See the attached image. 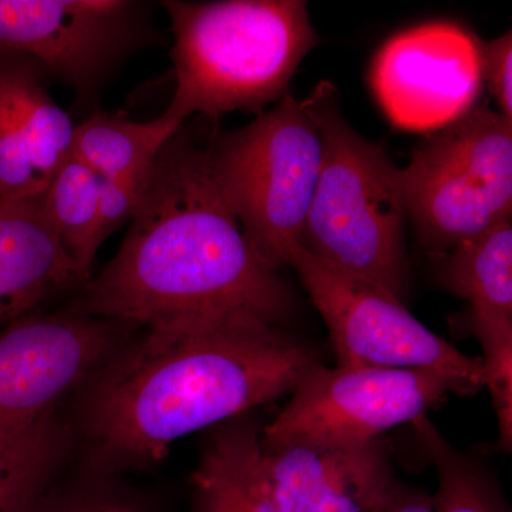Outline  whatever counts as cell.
I'll return each mask as SVG.
<instances>
[{
  "label": "cell",
  "mask_w": 512,
  "mask_h": 512,
  "mask_svg": "<svg viewBox=\"0 0 512 512\" xmlns=\"http://www.w3.org/2000/svg\"><path fill=\"white\" fill-rule=\"evenodd\" d=\"M295 298L259 256L215 181L210 146L185 124L165 141L123 244L74 312L147 330L239 316L281 325Z\"/></svg>",
  "instance_id": "obj_1"
},
{
  "label": "cell",
  "mask_w": 512,
  "mask_h": 512,
  "mask_svg": "<svg viewBox=\"0 0 512 512\" xmlns=\"http://www.w3.org/2000/svg\"><path fill=\"white\" fill-rule=\"evenodd\" d=\"M104 366L86 404L97 456L116 467L163 460L178 440L291 393L318 355L254 316L191 330H147Z\"/></svg>",
  "instance_id": "obj_2"
},
{
  "label": "cell",
  "mask_w": 512,
  "mask_h": 512,
  "mask_svg": "<svg viewBox=\"0 0 512 512\" xmlns=\"http://www.w3.org/2000/svg\"><path fill=\"white\" fill-rule=\"evenodd\" d=\"M173 33L175 89L167 113L180 124L234 111L264 113L288 93L319 37L302 0L163 3Z\"/></svg>",
  "instance_id": "obj_3"
},
{
  "label": "cell",
  "mask_w": 512,
  "mask_h": 512,
  "mask_svg": "<svg viewBox=\"0 0 512 512\" xmlns=\"http://www.w3.org/2000/svg\"><path fill=\"white\" fill-rule=\"evenodd\" d=\"M302 103L319 128L323 161L299 245L406 302L410 269L400 168L382 144L350 126L335 84H316Z\"/></svg>",
  "instance_id": "obj_4"
},
{
  "label": "cell",
  "mask_w": 512,
  "mask_h": 512,
  "mask_svg": "<svg viewBox=\"0 0 512 512\" xmlns=\"http://www.w3.org/2000/svg\"><path fill=\"white\" fill-rule=\"evenodd\" d=\"M212 171L252 247L276 271L289 266L318 188L319 128L291 93L241 130L210 144Z\"/></svg>",
  "instance_id": "obj_5"
},
{
  "label": "cell",
  "mask_w": 512,
  "mask_h": 512,
  "mask_svg": "<svg viewBox=\"0 0 512 512\" xmlns=\"http://www.w3.org/2000/svg\"><path fill=\"white\" fill-rule=\"evenodd\" d=\"M400 180L407 218L433 255L511 220L512 120L473 107L430 133Z\"/></svg>",
  "instance_id": "obj_6"
},
{
  "label": "cell",
  "mask_w": 512,
  "mask_h": 512,
  "mask_svg": "<svg viewBox=\"0 0 512 512\" xmlns=\"http://www.w3.org/2000/svg\"><path fill=\"white\" fill-rule=\"evenodd\" d=\"M289 266L328 326L338 366L433 373L457 396H474L485 386L481 359L436 335L392 293L320 261L301 245L292 249Z\"/></svg>",
  "instance_id": "obj_7"
},
{
  "label": "cell",
  "mask_w": 512,
  "mask_h": 512,
  "mask_svg": "<svg viewBox=\"0 0 512 512\" xmlns=\"http://www.w3.org/2000/svg\"><path fill=\"white\" fill-rule=\"evenodd\" d=\"M450 393L446 380L421 370L319 363L261 431V446H360L427 416Z\"/></svg>",
  "instance_id": "obj_8"
},
{
  "label": "cell",
  "mask_w": 512,
  "mask_h": 512,
  "mask_svg": "<svg viewBox=\"0 0 512 512\" xmlns=\"http://www.w3.org/2000/svg\"><path fill=\"white\" fill-rule=\"evenodd\" d=\"M150 30L137 2L0 0V53L29 57L83 101L150 42Z\"/></svg>",
  "instance_id": "obj_9"
},
{
  "label": "cell",
  "mask_w": 512,
  "mask_h": 512,
  "mask_svg": "<svg viewBox=\"0 0 512 512\" xmlns=\"http://www.w3.org/2000/svg\"><path fill=\"white\" fill-rule=\"evenodd\" d=\"M124 323L70 315H29L0 330V436L55 416L77 384L114 355Z\"/></svg>",
  "instance_id": "obj_10"
},
{
  "label": "cell",
  "mask_w": 512,
  "mask_h": 512,
  "mask_svg": "<svg viewBox=\"0 0 512 512\" xmlns=\"http://www.w3.org/2000/svg\"><path fill=\"white\" fill-rule=\"evenodd\" d=\"M370 84L393 126L434 133L473 109L480 96V39L453 22L403 30L377 52Z\"/></svg>",
  "instance_id": "obj_11"
},
{
  "label": "cell",
  "mask_w": 512,
  "mask_h": 512,
  "mask_svg": "<svg viewBox=\"0 0 512 512\" xmlns=\"http://www.w3.org/2000/svg\"><path fill=\"white\" fill-rule=\"evenodd\" d=\"M47 79L29 57L0 53V200L42 195L72 157L76 124Z\"/></svg>",
  "instance_id": "obj_12"
},
{
  "label": "cell",
  "mask_w": 512,
  "mask_h": 512,
  "mask_svg": "<svg viewBox=\"0 0 512 512\" xmlns=\"http://www.w3.org/2000/svg\"><path fill=\"white\" fill-rule=\"evenodd\" d=\"M262 467L279 512H379L399 485L382 439L348 447L262 448Z\"/></svg>",
  "instance_id": "obj_13"
},
{
  "label": "cell",
  "mask_w": 512,
  "mask_h": 512,
  "mask_svg": "<svg viewBox=\"0 0 512 512\" xmlns=\"http://www.w3.org/2000/svg\"><path fill=\"white\" fill-rule=\"evenodd\" d=\"M86 282L56 238L43 194L0 200V330Z\"/></svg>",
  "instance_id": "obj_14"
},
{
  "label": "cell",
  "mask_w": 512,
  "mask_h": 512,
  "mask_svg": "<svg viewBox=\"0 0 512 512\" xmlns=\"http://www.w3.org/2000/svg\"><path fill=\"white\" fill-rule=\"evenodd\" d=\"M195 512H279L266 487L261 430L247 414L212 431L192 471Z\"/></svg>",
  "instance_id": "obj_15"
},
{
  "label": "cell",
  "mask_w": 512,
  "mask_h": 512,
  "mask_svg": "<svg viewBox=\"0 0 512 512\" xmlns=\"http://www.w3.org/2000/svg\"><path fill=\"white\" fill-rule=\"evenodd\" d=\"M439 258L440 285L468 302L467 320L512 322L511 220Z\"/></svg>",
  "instance_id": "obj_16"
},
{
  "label": "cell",
  "mask_w": 512,
  "mask_h": 512,
  "mask_svg": "<svg viewBox=\"0 0 512 512\" xmlns=\"http://www.w3.org/2000/svg\"><path fill=\"white\" fill-rule=\"evenodd\" d=\"M181 126L167 111L148 121L96 111L74 128L72 157L103 178L146 170Z\"/></svg>",
  "instance_id": "obj_17"
},
{
  "label": "cell",
  "mask_w": 512,
  "mask_h": 512,
  "mask_svg": "<svg viewBox=\"0 0 512 512\" xmlns=\"http://www.w3.org/2000/svg\"><path fill=\"white\" fill-rule=\"evenodd\" d=\"M101 181L103 177L92 168L70 157L43 192L53 232L84 281H89L104 242L100 227Z\"/></svg>",
  "instance_id": "obj_18"
},
{
  "label": "cell",
  "mask_w": 512,
  "mask_h": 512,
  "mask_svg": "<svg viewBox=\"0 0 512 512\" xmlns=\"http://www.w3.org/2000/svg\"><path fill=\"white\" fill-rule=\"evenodd\" d=\"M64 448L66 431L55 416L0 436V512H32L53 487Z\"/></svg>",
  "instance_id": "obj_19"
},
{
  "label": "cell",
  "mask_w": 512,
  "mask_h": 512,
  "mask_svg": "<svg viewBox=\"0 0 512 512\" xmlns=\"http://www.w3.org/2000/svg\"><path fill=\"white\" fill-rule=\"evenodd\" d=\"M437 473L436 512H510L500 488L481 464L457 450L427 416L412 423Z\"/></svg>",
  "instance_id": "obj_20"
},
{
  "label": "cell",
  "mask_w": 512,
  "mask_h": 512,
  "mask_svg": "<svg viewBox=\"0 0 512 512\" xmlns=\"http://www.w3.org/2000/svg\"><path fill=\"white\" fill-rule=\"evenodd\" d=\"M483 349L485 386L493 399L498 447H512V322H467Z\"/></svg>",
  "instance_id": "obj_21"
},
{
  "label": "cell",
  "mask_w": 512,
  "mask_h": 512,
  "mask_svg": "<svg viewBox=\"0 0 512 512\" xmlns=\"http://www.w3.org/2000/svg\"><path fill=\"white\" fill-rule=\"evenodd\" d=\"M32 512H150L128 491L106 484L52 487Z\"/></svg>",
  "instance_id": "obj_22"
},
{
  "label": "cell",
  "mask_w": 512,
  "mask_h": 512,
  "mask_svg": "<svg viewBox=\"0 0 512 512\" xmlns=\"http://www.w3.org/2000/svg\"><path fill=\"white\" fill-rule=\"evenodd\" d=\"M153 165V164H151ZM151 167L146 170L103 178L100 190V227L104 241L116 229L133 220L150 175Z\"/></svg>",
  "instance_id": "obj_23"
},
{
  "label": "cell",
  "mask_w": 512,
  "mask_h": 512,
  "mask_svg": "<svg viewBox=\"0 0 512 512\" xmlns=\"http://www.w3.org/2000/svg\"><path fill=\"white\" fill-rule=\"evenodd\" d=\"M481 79L497 103L498 113L512 120V32L480 40Z\"/></svg>",
  "instance_id": "obj_24"
},
{
  "label": "cell",
  "mask_w": 512,
  "mask_h": 512,
  "mask_svg": "<svg viewBox=\"0 0 512 512\" xmlns=\"http://www.w3.org/2000/svg\"><path fill=\"white\" fill-rule=\"evenodd\" d=\"M379 512H436L433 495L397 485Z\"/></svg>",
  "instance_id": "obj_25"
}]
</instances>
